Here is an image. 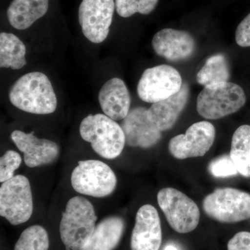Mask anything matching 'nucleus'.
Wrapping results in <instances>:
<instances>
[{
    "mask_svg": "<svg viewBox=\"0 0 250 250\" xmlns=\"http://www.w3.org/2000/svg\"><path fill=\"white\" fill-rule=\"evenodd\" d=\"M9 98L15 107L33 114H50L57 107L52 83L40 72H29L20 77L10 88Z\"/></svg>",
    "mask_w": 250,
    "mask_h": 250,
    "instance_id": "nucleus-1",
    "label": "nucleus"
},
{
    "mask_svg": "<svg viewBox=\"0 0 250 250\" xmlns=\"http://www.w3.org/2000/svg\"><path fill=\"white\" fill-rule=\"evenodd\" d=\"M98 217L93 205L84 197H72L67 202L59 225L61 239L67 250H81L96 227Z\"/></svg>",
    "mask_w": 250,
    "mask_h": 250,
    "instance_id": "nucleus-2",
    "label": "nucleus"
},
{
    "mask_svg": "<svg viewBox=\"0 0 250 250\" xmlns=\"http://www.w3.org/2000/svg\"><path fill=\"white\" fill-rule=\"evenodd\" d=\"M80 132L82 139L90 143L93 150L104 159H116L126 144L121 125L105 114L85 117L81 122Z\"/></svg>",
    "mask_w": 250,
    "mask_h": 250,
    "instance_id": "nucleus-3",
    "label": "nucleus"
},
{
    "mask_svg": "<svg viewBox=\"0 0 250 250\" xmlns=\"http://www.w3.org/2000/svg\"><path fill=\"white\" fill-rule=\"evenodd\" d=\"M243 88L232 82L204 87L197 100V111L207 120H218L233 114L246 103Z\"/></svg>",
    "mask_w": 250,
    "mask_h": 250,
    "instance_id": "nucleus-4",
    "label": "nucleus"
},
{
    "mask_svg": "<svg viewBox=\"0 0 250 250\" xmlns=\"http://www.w3.org/2000/svg\"><path fill=\"white\" fill-rule=\"evenodd\" d=\"M202 208L220 223H239L250 218V194L233 188H218L205 197Z\"/></svg>",
    "mask_w": 250,
    "mask_h": 250,
    "instance_id": "nucleus-5",
    "label": "nucleus"
},
{
    "mask_svg": "<svg viewBox=\"0 0 250 250\" xmlns=\"http://www.w3.org/2000/svg\"><path fill=\"white\" fill-rule=\"evenodd\" d=\"M157 201L167 223L177 233H190L198 226L200 209L184 192L173 188H165L158 192Z\"/></svg>",
    "mask_w": 250,
    "mask_h": 250,
    "instance_id": "nucleus-6",
    "label": "nucleus"
},
{
    "mask_svg": "<svg viewBox=\"0 0 250 250\" xmlns=\"http://www.w3.org/2000/svg\"><path fill=\"white\" fill-rule=\"evenodd\" d=\"M74 190L82 195L104 197L114 191L117 178L111 167L98 160L80 161L71 174Z\"/></svg>",
    "mask_w": 250,
    "mask_h": 250,
    "instance_id": "nucleus-7",
    "label": "nucleus"
},
{
    "mask_svg": "<svg viewBox=\"0 0 250 250\" xmlns=\"http://www.w3.org/2000/svg\"><path fill=\"white\" fill-rule=\"evenodd\" d=\"M34 210L29 179L14 176L0 188V215L11 225H18L30 219Z\"/></svg>",
    "mask_w": 250,
    "mask_h": 250,
    "instance_id": "nucleus-8",
    "label": "nucleus"
},
{
    "mask_svg": "<svg viewBox=\"0 0 250 250\" xmlns=\"http://www.w3.org/2000/svg\"><path fill=\"white\" fill-rule=\"evenodd\" d=\"M183 85L182 76L174 67L160 65L146 69L137 85L140 99L156 103L178 93Z\"/></svg>",
    "mask_w": 250,
    "mask_h": 250,
    "instance_id": "nucleus-9",
    "label": "nucleus"
},
{
    "mask_svg": "<svg viewBox=\"0 0 250 250\" xmlns=\"http://www.w3.org/2000/svg\"><path fill=\"white\" fill-rule=\"evenodd\" d=\"M116 9L114 0H82L79 22L85 37L93 43L106 40Z\"/></svg>",
    "mask_w": 250,
    "mask_h": 250,
    "instance_id": "nucleus-10",
    "label": "nucleus"
},
{
    "mask_svg": "<svg viewBox=\"0 0 250 250\" xmlns=\"http://www.w3.org/2000/svg\"><path fill=\"white\" fill-rule=\"evenodd\" d=\"M214 126L207 121L197 122L185 134L174 136L169 142V152L180 160L205 156L214 143Z\"/></svg>",
    "mask_w": 250,
    "mask_h": 250,
    "instance_id": "nucleus-11",
    "label": "nucleus"
},
{
    "mask_svg": "<svg viewBox=\"0 0 250 250\" xmlns=\"http://www.w3.org/2000/svg\"><path fill=\"white\" fill-rule=\"evenodd\" d=\"M121 126L126 144L129 147H152L157 144L162 136V131L149 118L147 108L142 106L130 110L123 120Z\"/></svg>",
    "mask_w": 250,
    "mask_h": 250,
    "instance_id": "nucleus-12",
    "label": "nucleus"
},
{
    "mask_svg": "<svg viewBox=\"0 0 250 250\" xmlns=\"http://www.w3.org/2000/svg\"><path fill=\"white\" fill-rule=\"evenodd\" d=\"M162 243V230L157 210L150 205H143L136 215L131 233V250H159Z\"/></svg>",
    "mask_w": 250,
    "mask_h": 250,
    "instance_id": "nucleus-13",
    "label": "nucleus"
},
{
    "mask_svg": "<svg viewBox=\"0 0 250 250\" xmlns=\"http://www.w3.org/2000/svg\"><path fill=\"white\" fill-rule=\"evenodd\" d=\"M11 139L18 149L24 154V160L29 167L52 164L58 158L59 147L54 141L39 139L34 132H23L16 130L11 134Z\"/></svg>",
    "mask_w": 250,
    "mask_h": 250,
    "instance_id": "nucleus-14",
    "label": "nucleus"
},
{
    "mask_svg": "<svg viewBox=\"0 0 250 250\" xmlns=\"http://www.w3.org/2000/svg\"><path fill=\"white\" fill-rule=\"evenodd\" d=\"M152 45L156 54L172 62L190 58L195 51V41L188 32L169 28L156 33Z\"/></svg>",
    "mask_w": 250,
    "mask_h": 250,
    "instance_id": "nucleus-15",
    "label": "nucleus"
},
{
    "mask_svg": "<svg viewBox=\"0 0 250 250\" xmlns=\"http://www.w3.org/2000/svg\"><path fill=\"white\" fill-rule=\"evenodd\" d=\"M98 100L104 114L115 121H123L131 106L129 90L121 79L112 78L100 89Z\"/></svg>",
    "mask_w": 250,
    "mask_h": 250,
    "instance_id": "nucleus-16",
    "label": "nucleus"
},
{
    "mask_svg": "<svg viewBox=\"0 0 250 250\" xmlns=\"http://www.w3.org/2000/svg\"><path fill=\"white\" fill-rule=\"evenodd\" d=\"M190 90L187 83H184L178 93L170 98L152 104L147 109L148 116L161 131L173 127L188 101Z\"/></svg>",
    "mask_w": 250,
    "mask_h": 250,
    "instance_id": "nucleus-17",
    "label": "nucleus"
},
{
    "mask_svg": "<svg viewBox=\"0 0 250 250\" xmlns=\"http://www.w3.org/2000/svg\"><path fill=\"white\" fill-rule=\"evenodd\" d=\"M49 0H13L8 7V21L15 29L24 30L48 11Z\"/></svg>",
    "mask_w": 250,
    "mask_h": 250,
    "instance_id": "nucleus-18",
    "label": "nucleus"
},
{
    "mask_svg": "<svg viewBox=\"0 0 250 250\" xmlns=\"http://www.w3.org/2000/svg\"><path fill=\"white\" fill-rule=\"evenodd\" d=\"M124 231L123 219L108 217L96 225L89 240L81 250H114L119 244Z\"/></svg>",
    "mask_w": 250,
    "mask_h": 250,
    "instance_id": "nucleus-19",
    "label": "nucleus"
},
{
    "mask_svg": "<svg viewBox=\"0 0 250 250\" xmlns=\"http://www.w3.org/2000/svg\"><path fill=\"white\" fill-rule=\"evenodd\" d=\"M25 45L11 33L0 34V66L3 68L20 70L27 65Z\"/></svg>",
    "mask_w": 250,
    "mask_h": 250,
    "instance_id": "nucleus-20",
    "label": "nucleus"
},
{
    "mask_svg": "<svg viewBox=\"0 0 250 250\" xmlns=\"http://www.w3.org/2000/svg\"><path fill=\"white\" fill-rule=\"evenodd\" d=\"M229 155L238 174L250 177V125L237 128L231 140Z\"/></svg>",
    "mask_w": 250,
    "mask_h": 250,
    "instance_id": "nucleus-21",
    "label": "nucleus"
},
{
    "mask_svg": "<svg viewBox=\"0 0 250 250\" xmlns=\"http://www.w3.org/2000/svg\"><path fill=\"white\" fill-rule=\"evenodd\" d=\"M230 72L228 60L225 55L215 54L207 59L205 65L197 74L199 84L207 85L228 82Z\"/></svg>",
    "mask_w": 250,
    "mask_h": 250,
    "instance_id": "nucleus-22",
    "label": "nucleus"
},
{
    "mask_svg": "<svg viewBox=\"0 0 250 250\" xmlns=\"http://www.w3.org/2000/svg\"><path fill=\"white\" fill-rule=\"evenodd\" d=\"M48 233L40 225H33L23 231L14 250H48Z\"/></svg>",
    "mask_w": 250,
    "mask_h": 250,
    "instance_id": "nucleus-23",
    "label": "nucleus"
},
{
    "mask_svg": "<svg viewBox=\"0 0 250 250\" xmlns=\"http://www.w3.org/2000/svg\"><path fill=\"white\" fill-rule=\"evenodd\" d=\"M158 1L159 0H115L117 13L123 18H129L136 13L151 14Z\"/></svg>",
    "mask_w": 250,
    "mask_h": 250,
    "instance_id": "nucleus-24",
    "label": "nucleus"
},
{
    "mask_svg": "<svg viewBox=\"0 0 250 250\" xmlns=\"http://www.w3.org/2000/svg\"><path fill=\"white\" fill-rule=\"evenodd\" d=\"M208 170L216 178H226L238 174L234 163L228 154L213 159L208 166Z\"/></svg>",
    "mask_w": 250,
    "mask_h": 250,
    "instance_id": "nucleus-25",
    "label": "nucleus"
},
{
    "mask_svg": "<svg viewBox=\"0 0 250 250\" xmlns=\"http://www.w3.org/2000/svg\"><path fill=\"white\" fill-rule=\"evenodd\" d=\"M22 163V158L18 152L9 150L0 159V182H6L14 177L15 171Z\"/></svg>",
    "mask_w": 250,
    "mask_h": 250,
    "instance_id": "nucleus-26",
    "label": "nucleus"
},
{
    "mask_svg": "<svg viewBox=\"0 0 250 250\" xmlns=\"http://www.w3.org/2000/svg\"><path fill=\"white\" fill-rule=\"evenodd\" d=\"M235 39L238 45L242 47H250V14L238 24Z\"/></svg>",
    "mask_w": 250,
    "mask_h": 250,
    "instance_id": "nucleus-27",
    "label": "nucleus"
},
{
    "mask_svg": "<svg viewBox=\"0 0 250 250\" xmlns=\"http://www.w3.org/2000/svg\"><path fill=\"white\" fill-rule=\"evenodd\" d=\"M228 250H250V232L241 231L230 239Z\"/></svg>",
    "mask_w": 250,
    "mask_h": 250,
    "instance_id": "nucleus-28",
    "label": "nucleus"
},
{
    "mask_svg": "<svg viewBox=\"0 0 250 250\" xmlns=\"http://www.w3.org/2000/svg\"><path fill=\"white\" fill-rule=\"evenodd\" d=\"M164 250H179V249L173 244H168L166 246Z\"/></svg>",
    "mask_w": 250,
    "mask_h": 250,
    "instance_id": "nucleus-29",
    "label": "nucleus"
}]
</instances>
